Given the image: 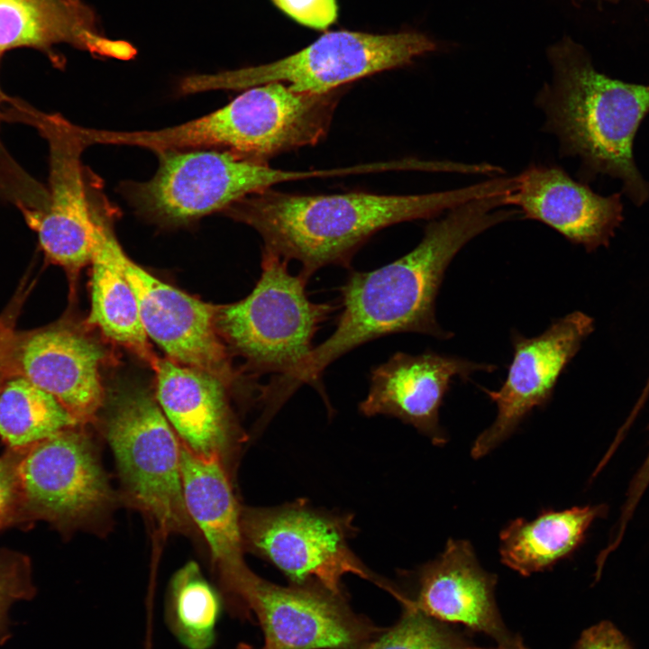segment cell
<instances>
[{"mask_svg": "<svg viewBox=\"0 0 649 649\" xmlns=\"http://www.w3.org/2000/svg\"><path fill=\"white\" fill-rule=\"evenodd\" d=\"M497 197L477 198L447 211L426 225L420 242L401 258L377 270L353 271L342 287L343 311L333 334L281 382L290 396L302 385L318 389L326 367L348 352L391 334L452 336L436 321L435 298L444 272L471 240L500 223L510 212Z\"/></svg>", "mask_w": 649, "mask_h": 649, "instance_id": "cell-1", "label": "cell"}, {"mask_svg": "<svg viewBox=\"0 0 649 649\" xmlns=\"http://www.w3.org/2000/svg\"><path fill=\"white\" fill-rule=\"evenodd\" d=\"M502 178L419 195L352 192L296 195L269 188L234 203L225 213L259 233L268 249L301 264L307 280L329 265L349 267L377 232L407 221L434 218L469 201L499 195Z\"/></svg>", "mask_w": 649, "mask_h": 649, "instance_id": "cell-2", "label": "cell"}, {"mask_svg": "<svg viewBox=\"0 0 649 649\" xmlns=\"http://www.w3.org/2000/svg\"><path fill=\"white\" fill-rule=\"evenodd\" d=\"M553 79L536 96L544 130L554 134L562 156H576L590 176L620 178L634 203L649 199V184L636 168L633 145L649 114V86L611 78L593 67L585 51L565 38L548 51Z\"/></svg>", "mask_w": 649, "mask_h": 649, "instance_id": "cell-3", "label": "cell"}, {"mask_svg": "<svg viewBox=\"0 0 649 649\" xmlns=\"http://www.w3.org/2000/svg\"><path fill=\"white\" fill-rule=\"evenodd\" d=\"M340 89L298 93L279 82L245 89L224 106L172 127L133 131V146L155 152L215 149L267 162L274 156L315 145L326 135Z\"/></svg>", "mask_w": 649, "mask_h": 649, "instance_id": "cell-4", "label": "cell"}, {"mask_svg": "<svg viewBox=\"0 0 649 649\" xmlns=\"http://www.w3.org/2000/svg\"><path fill=\"white\" fill-rule=\"evenodd\" d=\"M288 261L263 248L261 277L243 299L217 313L222 337L255 373L271 379L291 376L314 349L313 338L334 311L311 301L308 280L288 271Z\"/></svg>", "mask_w": 649, "mask_h": 649, "instance_id": "cell-5", "label": "cell"}, {"mask_svg": "<svg viewBox=\"0 0 649 649\" xmlns=\"http://www.w3.org/2000/svg\"><path fill=\"white\" fill-rule=\"evenodd\" d=\"M159 167L144 182H128L123 192L141 215L179 225L217 211L273 186L304 178L350 174V169L290 171L272 168L228 151L166 150L156 152Z\"/></svg>", "mask_w": 649, "mask_h": 649, "instance_id": "cell-6", "label": "cell"}, {"mask_svg": "<svg viewBox=\"0 0 649 649\" xmlns=\"http://www.w3.org/2000/svg\"><path fill=\"white\" fill-rule=\"evenodd\" d=\"M436 48L431 38L413 31L330 32L298 52L268 64L190 76L182 81L181 89L184 93L237 90L279 82L295 92L324 95L364 77L409 65Z\"/></svg>", "mask_w": 649, "mask_h": 649, "instance_id": "cell-7", "label": "cell"}, {"mask_svg": "<svg viewBox=\"0 0 649 649\" xmlns=\"http://www.w3.org/2000/svg\"><path fill=\"white\" fill-rule=\"evenodd\" d=\"M130 503L160 535L192 534L180 471V442L158 403L144 391L119 396L104 423Z\"/></svg>", "mask_w": 649, "mask_h": 649, "instance_id": "cell-8", "label": "cell"}, {"mask_svg": "<svg viewBox=\"0 0 649 649\" xmlns=\"http://www.w3.org/2000/svg\"><path fill=\"white\" fill-rule=\"evenodd\" d=\"M352 516L314 507L304 500L268 507H242L244 551L272 563L297 585H315L341 597L349 573L370 580L398 597L377 577L349 544Z\"/></svg>", "mask_w": 649, "mask_h": 649, "instance_id": "cell-9", "label": "cell"}, {"mask_svg": "<svg viewBox=\"0 0 649 649\" xmlns=\"http://www.w3.org/2000/svg\"><path fill=\"white\" fill-rule=\"evenodd\" d=\"M2 118L29 123L50 151L49 193L42 209L25 215L46 258L75 274L91 263L92 217L81 155L87 147L76 125L58 114L35 110L8 96Z\"/></svg>", "mask_w": 649, "mask_h": 649, "instance_id": "cell-10", "label": "cell"}, {"mask_svg": "<svg viewBox=\"0 0 649 649\" xmlns=\"http://www.w3.org/2000/svg\"><path fill=\"white\" fill-rule=\"evenodd\" d=\"M17 476L22 524L44 520L72 528L114 500L93 443L77 426L23 448Z\"/></svg>", "mask_w": 649, "mask_h": 649, "instance_id": "cell-11", "label": "cell"}, {"mask_svg": "<svg viewBox=\"0 0 649 649\" xmlns=\"http://www.w3.org/2000/svg\"><path fill=\"white\" fill-rule=\"evenodd\" d=\"M106 241L113 260L130 284L143 328L172 361L206 371L231 387L237 378L217 326L220 306L162 282L133 261L115 238Z\"/></svg>", "mask_w": 649, "mask_h": 649, "instance_id": "cell-12", "label": "cell"}, {"mask_svg": "<svg viewBox=\"0 0 649 649\" xmlns=\"http://www.w3.org/2000/svg\"><path fill=\"white\" fill-rule=\"evenodd\" d=\"M232 604L254 612L264 632V649H361L376 632L341 597L315 585L279 586L251 571Z\"/></svg>", "mask_w": 649, "mask_h": 649, "instance_id": "cell-13", "label": "cell"}, {"mask_svg": "<svg viewBox=\"0 0 649 649\" xmlns=\"http://www.w3.org/2000/svg\"><path fill=\"white\" fill-rule=\"evenodd\" d=\"M593 330V318L574 311L537 336L513 334L514 353L506 380L498 390L481 388L495 403L497 416L474 441V459L493 451L534 408L547 403L561 373Z\"/></svg>", "mask_w": 649, "mask_h": 649, "instance_id": "cell-14", "label": "cell"}, {"mask_svg": "<svg viewBox=\"0 0 649 649\" xmlns=\"http://www.w3.org/2000/svg\"><path fill=\"white\" fill-rule=\"evenodd\" d=\"M495 366L455 356L396 352L370 373L367 397L359 409L366 416L386 415L413 425L434 444L448 441L439 423L443 398L455 378L467 379L475 371Z\"/></svg>", "mask_w": 649, "mask_h": 649, "instance_id": "cell-15", "label": "cell"}, {"mask_svg": "<svg viewBox=\"0 0 649 649\" xmlns=\"http://www.w3.org/2000/svg\"><path fill=\"white\" fill-rule=\"evenodd\" d=\"M505 201L588 251L608 246L623 220L620 194H597L556 166L526 168L515 177Z\"/></svg>", "mask_w": 649, "mask_h": 649, "instance_id": "cell-16", "label": "cell"}, {"mask_svg": "<svg viewBox=\"0 0 649 649\" xmlns=\"http://www.w3.org/2000/svg\"><path fill=\"white\" fill-rule=\"evenodd\" d=\"M103 357L99 345L83 334L46 327L17 334L14 373L55 397L81 425L93 421L103 403Z\"/></svg>", "mask_w": 649, "mask_h": 649, "instance_id": "cell-17", "label": "cell"}, {"mask_svg": "<svg viewBox=\"0 0 649 649\" xmlns=\"http://www.w3.org/2000/svg\"><path fill=\"white\" fill-rule=\"evenodd\" d=\"M157 399L178 439L194 452L224 462L244 440L234 425L227 386L217 377L169 360L157 359Z\"/></svg>", "mask_w": 649, "mask_h": 649, "instance_id": "cell-18", "label": "cell"}, {"mask_svg": "<svg viewBox=\"0 0 649 649\" xmlns=\"http://www.w3.org/2000/svg\"><path fill=\"white\" fill-rule=\"evenodd\" d=\"M496 575L482 569L473 547L465 540L449 539L434 560L418 572V592L413 604L441 621L462 624L501 644L517 639L507 632L494 599Z\"/></svg>", "mask_w": 649, "mask_h": 649, "instance_id": "cell-19", "label": "cell"}, {"mask_svg": "<svg viewBox=\"0 0 649 649\" xmlns=\"http://www.w3.org/2000/svg\"><path fill=\"white\" fill-rule=\"evenodd\" d=\"M179 442L186 507L209 546L221 586L229 600L251 571L242 556L241 507L222 458L199 455Z\"/></svg>", "mask_w": 649, "mask_h": 649, "instance_id": "cell-20", "label": "cell"}, {"mask_svg": "<svg viewBox=\"0 0 649 649\" xmlns=\"http://www.w3.org/2000/svg\"><path fill=\"white\" fill-rule=\"evenodd\" d=\"M68 43L101 58L123 59L124 41L101 34L95 11L83 0H0V56L32 47L49 54L59 65L52 47Z\"/></svg>", "mask_w": 649, "mask_h": 649, "instance_id": "cell-21", "label": "cell"}, {"mask_svg": "<svg viewBox=\"0 0 649 649\" xmlns=\"http://www.w3.org/2000/svg\"><path fill=\"white\" fill-rule=\"evenodd\" d=\"M102 195V194H101ZM100 194L88 193L92 217L91 308L88 324L109 339L149 361L158 359L151 352L134 293L114 263L106 241L111 207Z\"/></svg>", "mask_w": 649, "mask_h": 649, "instance_id": "cell-22", "label": "cell"}, {"mask_svg": "<svg viewBox=\"0 0 649 649\" xmlns=\"http://www.w3.org/2000/svg\"><path fill=\"white\" fill-rule=\"evenodd\" d=\"M607 513V505L601 504L547 509L532 520L516 518L500 532L501 562L523 576L551 568L572 555L594 521Z\"/></svg>", "mask_w": 649, "mask_h": 649, "instance_id": "cell-23", "label": "cell"}, {"mask_svg": "<svg viewBox=\"0 0 649 649\" xmlns=\"http://www.w3.org/2000/svg\"><path fill=\"white\" fill-rule=\"evenodd\" d=\"M79 424L51 394L25 377L11 376L0 390V437L22 449Z\"/></svg>", "mask_w": 649, "mask_h": 649, "instance_id": "cell-24", "label": "cell"}, {"mask_svg": "<svg viewBox=\"0 0 649 649\" xmlns=\"http://www.w3.org/2000/svg\"><path fill=\"white\" fill-rule=\"evenodd\" d=\"M221 601L196 562L173 575L166 602L167 623L188 649H208L215 639Z\"/></svg>", "mask_w": 649, "mask_h": 649, "instance_id": "cell-25", "label": "cell"}, {"mask_svg": "<svg viewBox=\"0 0 649 649\" xmlns=\"http://www.w3.org/2000/svg\"><path fill=\"white\" fill-rule=\"evenodd\" d=\"M405 605L400 621L363 649H454L465 644L459 635L420 611L412 601Z\"/></svg>", "mask_w": 649, "mask_h": 649, "instance_id": "cell-26", "label": "cell"}, {"mask_svg": "<svg viewBox=\"0 0 649 649\" xmlns=\"http://www.w3.org/2000/svg\"><path fill=\"white\" fill-rule=\"evenodd\" d=\"M36 593L29 556L0 549V646L13 635V622L9 615L12 606L18 601L32 599Z\"/></svg>", "mask_w": 649, "mask_h": 649, "instance_id": "cell-27", "label": "cell"}, {"mask_svg": "<svg viewBox=\"0 0 649 649\" xmlns=\"http://www.w3.org/2000/svg\"><path fill=\"white\" fill-rule=\"evenodd\" d=\"M23 450L8 448L0 456V530L22 524L17 467Z\"/></svg>", "mask_w": 649, "mask_h": 649, "instance_id": "cell-28", "label": "cell"}, {"mask_svg": "<svg viewBox=\"0 0 649 649\" xmlns=\"http://www.w3.org/2000/svg\"><path fill=\"white\" fill-rule=\"evenodd\" d=\"M295 21L315 29H324L337 17L335 0H272Z\"/></svg>", "mask_w": 649, "mask_h": 649, "instance_id": "cell-29", "label": "cell"}, {"mask_svg": "<svg viewBox=\"0 0 649 649\" xmlns=\"http://www.w3.org/2000/svg\"><path fill=\"white\" fill-rule=\"evenodd\" d=\"M21 294L0 315V390L11 376L15 375L14 367V351L17 337L15 322L23 303Z\"/></svg>", "mask_w": 649, "mask_h": 649, "instance_id": "cell-30", "label": "cell"}, {"mask_svg": "<svg viewBox=\"0 0 649 649\" xmlns=\"http://www.w3.org/2000/svg\"><path fill=\"white\" fill-rule=\"evenodd\" d=\"M575 649H633L610 622L602 621L583 632Z\"/></svg>", "mask_w": 649, "mask_h": 649, "instance_id": "cell-31", "label": "cell"}, {"mask_svg": "<svg viewBox=\"0 0 649 649\" xmlns=\"http://www.w3.org/2000/svg\"><path fill=\"white\" fill-rule=\"evenodd\" d=\"M649 487V452L641 467L637 470L627 488L626 500L622 506L625 512H635L644 491Z\"/></svg>", "mask_w": 649, "mask_h": 649, "instance_id": "cell-32", "label": "cell"}, {"mask_svg": "<svg viewBox=\"0 0 649 649\" xmlns=\"http://www.w3.org/2000/svg\"><path fill=\"white\" fill-rule=\"evenodd\" d=\"M454 649H526V648L523 645V644L519 641V639H517L515 642L510 643V644H498V646L496 648L470 647V646H466L464 644L462 646L456 647Z\"/></svg>", "mask_w": 649, "mask_h": 649, "instance_id": "cell-33", "label": "cell"}, {"mask_svg": "<svg viewBox=\"0 0 649 649\" xmlns=\"http://www.w3.org/2000/svg\"><path fill=\"white\" fill-rule=\"evenodd\" d=\"M648 394H649V379L646 383V386H645L637 404L635 405L634 410L632 411L630 417H632V418L635 417L636 414L638 413V411L642 407L643 404L644 403Z\"/></svg>", "mask_w": 649, "mask_h": 649, "instance_id": "cell-34", "label": "cell"}, {"mask_svg": "<svg viewBox=\"0 0 649 649\" xmlns=\"http://www.w3.org/2000/svg\"><path fill=\"white\" fill-rule=\"evenodd\" d=\"M0 58H1V56H0ZM7 97H8V96H6V95L2 91V89H1V87H0V108H1V105L4 104V103H5ZM1 118H2V113H1V109H0V119H1ZM2 156H6V155L5 154V151H4V150H3V148H2V145H1V143H0V157H2Z\"/></svg>", "mask_w": 649, "mask_h": 649, "instance_id": "cell-35", "label": "cell"}, {"mask_svg": "<svg viewBox=\"0 0 649 649\" xmlns=\"http://www.w3.org/2000/svg\"><path fill=\"white\" fill-rule=\"evenodd\" d=\"M237 649H251V648L250 646H248L247 644H240Z\"/></svg>", "mask_w": 649, "mask_h": 649, "instance_id": "cell-36", "label": "cell"}, {"mask_svg": "<svg viewBox=\"0 0 649 649\" xmlns=\"http://www.w3.org/2000/svg\"><path fill=\"white\" fill-rule=\"evenodd\" d=\"M145 649H151V643H150L149 637H148V640H147V643H146Z\"/></svg>", "mask_w": 649, "mask_h": 649, "instance_id": "cell-37", "label": "cell"}, {"mask_svg": "<svg viewBox=\"0 0 649 649\" xmlns=\"http://www.w3.org/2000/svg\"><path fill=\"white\" fill-rule=\"evenodd\" d=\"M649 1V0H648Z\"/></svg>", "mask_w": 649, "mask_h": 649, "instance_id": "cell-38", "label": "cell"}]
</instances>
